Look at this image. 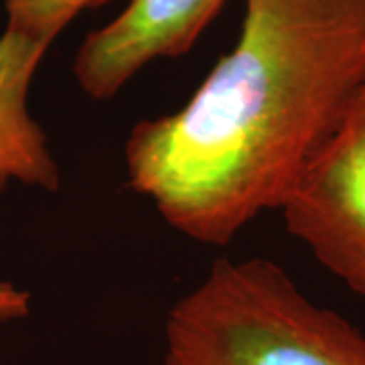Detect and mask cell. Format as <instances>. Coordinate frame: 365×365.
<instances>
[{
    "label": "cell",
    "instance_id": "cell-7",
    "mask_svg": "<svg viewBox=\"0 0 365 365\" xmlns=\"http://www.w3.org/2000/svg\"><path fill=\"white\" fill-rule=\"evenodd\" d=\"M31 311V294L0 280V321L25 319Z\"/></svg>",
    "mask_w": 365,
    "mask_h": 365
},
{
    "label": "cell",
    "instance_id": "cell-2",
    "mask_svg": "<svg viewBox=\"0 0 365 365\" xmlns=\"http://www.w3.org/2000/svg\"><path fill=\"white\" fill-rule=\"evenodd\" d=\"M165 365H365V335L276 262L220 260L170 307Z\"/></svg>",
    "mask_w": 365,
    "mask_h": 365
},
{
    "label": "cell",
    "instance_id": "cell-5",
    "mask_svg": "<svg viewBox=\"0 0 365 365\" xmlns=\"http://www.w3.org/2000/svg\"><path fill=\"white\" fill-rule=\"evenodd\" d=\"M51 45L6 26L0 33V191L11 182L59 191L61 170L29 112V90Z\"/></svg>",
    "mask_w": 365,
    "mask_h": 365
},
{
    "label": "cell",
    "instance_id": "cell-6",
    "mask_svg": "<svg viewBox=\"0 0 365 365\" xmlns=\"http://www.w3.org/2000/svg\"><path fill=\"white\" fill-rule=\"evenodd\" d=\"M112 0H2L6 26L51 45L83 11Z\"/></svg>",
    "mask_w": 365,
    "mask_h": 365
},
{
    "label": "cell",
    "instance_id": "cell-4",
    "mask_svg": "<svg viewBox=\"0 0 365 365\" xmlns=\"http://www.w3.org/2000/svg\"><path fill=\"white\" fill-rule=\"evenodd\" d=\"M227 0H130L91 31L73 59V76L91 100H110L140 69L187 53Z\"/></svg>",
    "mask_w": 365,
    "mask_h": 365
},
{
    "label": "cell",
    "instance_id": "cell-3",
    "mask_svg": "<svg viewBox=\"0 0 365 365\" xmlns=\"http://www.w3.org/2000/svg\"><path fill=\"white\" fill-rule=\"evenodd\" d=\"M280 213L288 234L365 299V76Z\"/></svg>",
    "mask_w": 365,
    "mask_h": 365
},
{
    "label": "cell",
    "instance_id": "cell-1",
    "mask_svg": "<svg viewBox=\"0 0 365 365\" xmlns=\"http://www.w3.org/2000/svg\"><path fill=\"white\" fill-rule=\"evenodd\" d=\"M364 76L365 0H246L189 102L132 128L128 182L179 234L225 246L282 209Z\"/></svg>",
    "mask_w": 365,
    "mask_h": 365
}]
</instances>
